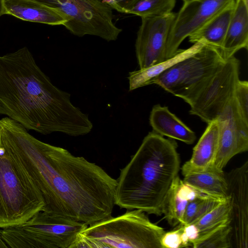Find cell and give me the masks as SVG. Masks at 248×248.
<instances>
[{
    "label": "cell",
    "instance_id": "6da1fadb",
    "mask_svg": "<svg viewBox=\"0 0 248 248\" xmlns=\"http://www.w3.org/2000/svg\"><path fill=\"white\" fill-rule=\"evenodd\" d=\"M0 144L38 188L42 211L88 225L111 216L117 180L95 163L37 140L11 119L0 125Z\"/></svg>",
    "mask_w": 248,
    "mask_h": 248
},
{
    "label": "cell",
    "instance_id": "7a4b0ae2",
    "mask_svg": "<svg viewBox=\"0 0 248 248\" xmlns=\"http://www.w3.org/2000/svg\"><path fill=\"white\" fill-rule=\"evenodd\" d=\"M0 114L42 134L86 135L93 125L73 105L70 94L54 85L26 46L0 56Z\"/></svg>",
    "mask_w": 248,
    "mask_h": 248
},
{
    "label": "cell",
    "instance_id": "3957f363",
    "mask_svg": "<svg viewBox=\"0 0 248 248\" xmlns=\"http://www.w3.org/2000/svg\"><path fill=\"white\" fill-rule=\"evenodd\" d=\"M177 148L172 139L149 132L129 163L120 170L115 205L161 216L163 200L180 170Z\"/></svg>",
    "mask_w": 248,
    "mask_h": 248
},
{
    "label": "cell",
    "instance_id": "277c9868",
    "mask_svg": "<svg viewBox=\"0 0 248 248\" xmlns=\"http://www.w3.org/2000/svg\"><path fill=\"white\" fill-rule=\"evenodd\" d=\"M165 232L144 212L127 210L122 215L88 225L72 248H162L160 241Z\"/></svg>",
    "mask_w": 248,
    "mask_h": 248
},
{
    "label": "cell",
    "instance_id": "5b68a950",
    "mask_svg": "<svg viewBox=\"0 0 248 248\" xmlns=\"http://www.w3.org/2000/svg\"><path fill=\"white\" fill-rule=\"evenodd\" d=\"M44 202L38 188L14 156L0 144V228L24 223Z\"/></svg>",
    "mask_w": 248,
    "mask_h": 248
},
{
    "label": "cell",
    "instance_id": "8992f818",
    "mask_svg": "<svg viewBox=\"0 0 248 248\" xmlns=\"http://www.w3.org/2000/svg\"><path fill=\"white\" fill-rule=\"evenodd\" d=\"M88 225L44 211L26 222L0 230L11 248H72L80 232Z\"/></svg>",
    "mask_w": 248,
    "mask_h": 248
},
{
    "label": "cell",
    "instance_id": "52a82bcc",
    "mask_svg": "<svg viewBox=\"0 0 248 248\" xmlns=\"http://www.w3.org/2000/svg\"><path fill=\"white\" fill-rule=\"evenodd\" d=\"M240 61L233 56L209 76L178 97L190 106L189 113L207 124L216 120L234 96Z\"/></svg>",
    "mask_w": 248,
    "mask_h": 248
},
{
    "label": "cell",
    "instance_id": "ba28073f",
    "mask_svg": "<svg viewBox=\"0 0 248 248\" xmlns=\"http://www.w3.org/2000/svg\"><path fill=\"white\" fill-rule=\"evenodd\" d=\"M36 0L62 13L68 18L63 26L75 35H92L111 41L122 31L113 22L112 9L102 0Z\"/></svg>",
    "mask_w": 248,
    "mask_h": 248
},
{
    "label": "cell",
    "instance_id": "9c48e42d",
    "mask_svg": "<svg viewBox=\"0 0 248 248\" xmlns=\"http://www.w3.org/2000/svg\"><path fill=\"white\" fill-rule=\"evenodd\" d=\"M225 61L220 50L204 43L195 53L154 78L155 84L177 96L209 76Z\"/></svg>",
    "mask_w": 248,
    "mask_h": 248
},
{
    "label": "cell",
    "instance_id": "30bf717a",
    "mask_svg": "<svg viewBox=\"0 0 248 248\" xmlns=\"http://www.w3.org/2000/svg\"><path fill=\"white\" fill-rule=\"evenodd\" d=\"M236 0H193L185 2L176 14L168 36L165 58L173 57L183 40L232 1Z\"/></svg>",
    "mask_w": 248,
    "mask_h": 248
},
{
    "label": "cell",
    "instance_id": "8fae6325",
    "mask_svg": "<svg viewBox=\"0 0 248 248\" xmlns=\"http://www.w3.org/2000/svg\"><path fill=\"white\" fill-rule=\"evenodd\" d=\"M176 13L141 18L135 43L140 69H144L166 60L167 40Z\"/></svg>",
    "mask_w": 248,
    "mask_h": 248
},
{
    "label": "cell",
    "instance_id": "7c38bea8",
    "mask_svg": "<svg viewBox=\"0 0 248 248\" xmlns=\"http://www.w3.org/2000/svg\"><path fill=\"white\" fill-rule=\"evenodd\" d=\"M219 128L218 149L214 167L223 171L234 155L248 150V123L242 117L234 96L217 118Z\"/></svg>",
    "mask_w": 248,
    "mask_h": 248
},
{
    "label": "cell",
    "instance_id": "4fadbf2b",
    "mask_svg": "<svg viewBox=\"0 0 248 248\" xmlns=\"http://www.w3.org/2000/svg\"><path fill=\"white\" fill-rule=\"evenodd\" d=\"M231 206L232 246L248 248V161L226 176Z\"/></svg>",
    "mask_w": 248,
    "mask_h": 248
},
{
    "label": "cell",
    "instance_id": "5bb4252c",
    "mask_svg": "<svg viewBox=\"0 0 248 248\" xmlns=\"http://www.w3.org/2000/svg\"><path fill=\"white\" fill-rule=\"evenodd\" d=\"M7 14L23 20L63 25L67 17L58 9L36 0H4Z\"/></svg>",
    "mask_w": 248,
    "mask_h": 248
},
{
    "label": "cell",
    "instance_id": "9a60e30c",
    "mask_svg": "<svg viewBox=\"0 0 248 248\" xmlns=\"http://www.w3.org/2000/svg\"><path fill=\"white\" fill-rule=\"evenodd\" d=\"M149 123L153 131L162 136H167L187 144L195 141V132L186 125L168 107L156 104L150 112Z\"/></svg>",
    "mask_w": 248,
    "mask_h": 248
},
{
    "label": "cell",
    "instance_id": "2e32d148",
    "mask_svg": "<svg viewBox=\"0 0 248 248\" xmlns=\"http://www.w3.org/2000/svg\"><path fill=\"white\" fill-rule=\"evenodd\" d=\"M219 135L218 121L216 120L208 123L193 148L191 158L183 165L182 171L214 168V164L218 146Z\"/></svg>",
    "mask_w": 248,
    "mask_h": 248
},
{
    "label": "cell",
    "instance_id": "e0dca14e",
    "mask_svg": "<svg viewBox=\"0 0 248 248\" xmlns=\"http://www.w3.org/2000/svg\"><path fill=\"white\" fill-rule=\"evenodd\" d=\"M248 47V5L238 0L220 51L225 60Z\"/></svg>",
    "mask_w": 248,
    "mask_h": 248
},
{
    "label": "cell",
    "instance_id": "ac0fdd59",
    "mask_svg": "<svg viewBox=\"0 0 248 248\" xmlns=\"http://www.w3.org/2000/svg\"><path fill=\"white\" fill-rule=\"evenodd\" d=\"M238 0L231 2L189 36V42H202L220 50Z\"/></svg>",
    "mask_w": 248,
    "mask_h": 248
},
{
    "label": "cell",
    "instance_id": "d6986e66",
    "mask_svg": "<svg viewBox=\"0 0 248 248\" xmlns=\"http://www.w3.org/2000/svg\"><path fill=\"white\" fill-rule=\"evenodd\" d=\"M183 182L199 192L219 198H226L227 182L223 171L214 168L182 171Z\"/></svg>",
    "mask_w": 248,
    "mask_h": 248
},
{
    "label": "cell",
    "instance_id": "ffe728a7",
    "mask_svg": "<svg viewBox=\"0 0 248 248\" xmlns=\"http://www.w3.org/2000/svg\"><path fill=\"white\" fill-rule=\"evenodd\" d=\"M204 43L202 42H196L186 49H179L173 57L162 62L146 68L129 72L128 77L129 91L150 85L154 78L177 62L197 52Z\"/></svg>",
    "mask_w": 248,
    "mask_h": 248
},
{
    "label": "cell",
    "instance_id": "44dd1931",
    "mask_svg": "<svg viewBox=\"0 0 248 248\" xmlns=\"http://www.w3.org/2000/svg\"><path fill=\"white\" fill-rule=\"evenodd\" d=\"M180 178L178 175L173 180L163 200L161 205L162 214L172 226H175L182 222L188 200L179 190Z\"/></svg>",
    "mask_w": 248,
    "mask_h": 248
},
{
    "label": "cell",
    "instance_id": "7402d4cb",
    "mask_svg": "<svg viewBox=\"0 0 248 248\" xmlns=\"http://www.w3.org/2000/svg\"><path fill=\"white\" fill-rule=\"evenodd\" d=\"M231 221L224 223L200 236L192 243L194 248H232Z\"/></svg>",
    "mask_w": 248,
    "mask_h": 248
},
{
    "label": "cell",
    "instance_id": "603a6c76",
    "mask_svg": "<svg viewBox=\"0 0 248 248\" xmlns=\"http://www.w3.org/2000/svg\"><path fill=\"white\" fill-rule=\"evenodd\" d=\"M231 206L228 196L225 200L192 224H194L198 229L200 236L217 227L231 221Z\"/></svg>",
    "mask_w": 248,
    "mask_h": 248
},
{
    "label": "cell",
    "instance_id": "cb8c5ba5",
    "mask_svg": "<svg viewBox=\"0 0 248 248\" xmlns=\"http://www.w3.org/2000/svg\"><path fill=\"white\" fill-rule=\"evenodd\" d=\"M176 0H140L128 12L140 17L163 16L171 12Z\"/></svg>",
    "mask_w": 248,
    "mask_h": 248
},
{
    "label": "cell",
    "instance_id": "d4e9b609",
    "mask_svg": "<svg viewBox=\"0 0 248 248\" xmlns=\"http://www.w3.org/2000/svg\"><path fill=\"white\" fill-rule=\"evenodd\" d=\"M234 97L239 111L245 121L248 123V82L239 80L236 85Z\"/></svg>",
    "mask_w": 248,
    "mask_h": 248
},
{
    "label": "cell",
    "instance_id": "484cf974",
    "mask_svg": "<svg viewBox=\"0 0 248 248\" xmlns=\"http://www.w3.org/2000/svg\"><path fill=\"white\" fill-rule=\"evenodd\" d=\"M160 243L162 248L189 247L184 240L182 233V227L180 225L175 230L165 232L161 237Z\"/></svg>",
    "mask_w": 248,
    "mask_h": 248
},
{
    "label": "cell",
    "instance_id": "4316f807",
    "mask_svg": "<svg viewBox=\"0 0 248 248\" xmlns=\"http://www.w3.org/2000/svg\"><path fill=\"white\" fill-rule=\"evenodd\" d=\"M117 11L127 14L135 4L140 0H102Z\"/></svg>",
    "mask_w": 248,
    "mask_h": 248
},
{
    "label": "cell",
    "instance_id": "83f0119b",
    "mask_svg": "<svg viewBox=\"0 0 248 248\" xmlns=\"http://www.w3.org/2000/svg\"><path fill=\"white\" fill-rule=\"evenodd\" d=\"M182 226L186 237L192 245V242L196 240L199 236L198 229L194 224H189Z\"/></svg>",
    "mask_w": 248,
    "mask_h": 248
},
{
    "label": "cell",
    "instance_id": "f1b7e54d",
    "mask_svg": "<svg viewBox=\"0 0 248 248\" xmlns=\"http://www.w3.org/2000/svg\"><path fill=\"white\" fill-rule=\"evenodd\" d=\"M7 14V11L4 5V0H0V17Z\"/></svg>",
    "mask_w": 248,
    "mask_h": 248
},
{
    "label": "cell",
    "instance_id": "f546056e",
    "mask_svg": "<svg viewBox=\"0 0 248 248\" xmlns=\"http://www.w3.org/2000/svg\"><path fill=\"white\" fill-rule=\"evenodd\" d=\"M246 5H248V0H242Z\"/></svg>",
    "mask_w": 248,
    "mask_h": 248
},
{
    "label": "cell",
    "instance_id": "4dcf8cb0",
    "mask_svg": "<svg viewBox=\"0 0 248 248\" xmlns=\"http://www.w3.org/2000/svg\"><path fill=\"white\" fill-rule=\"evenodd\" d=\"M183 0V1H184V2H187V1H191V0Z\"/></svg>",
    "mask_w": 248,
    "mask_h": 248
}]
</instances>
